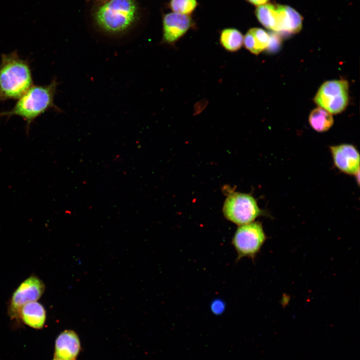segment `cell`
I'll return each mask as SVG.
<instances>
[{
  "label": "cell",
  "instance_id": "2e32d148",
  "mask_svg": "<svg viewBox=\"0 0 360 360\" xmlns=\"http://www.w3.org/2000/svg\"><path fill=\"white\" fill-rule=\"evenodd\" d=\"M198 6L197 0H170L168 6L172 12L190 15Z\"/></svg>",
  "mask_w": 360,
  "mask_h": 360
},
{
  "label": "cell",
  "instance_id": "5bb4252c",
  "mask_svg": "<svg viewBox=\"0 0 360 360\" xmlns=\"http://www.w3.org/2000/svg\"><path fill=\"white\" fill-rule=\"evenodd\" d=\"M308 122L314 130L322 132L328 130L332 126L334 118L330 112L320 107L312 111Z\"/></svg>",
  "mask_w": 360,
  "mask_h": 360
},
{
  "label": "cell",
  "instance_id": "8992f818",
  "mask_svg": "<svg viewBox=\"0 0 360 360\" xmlns=\"http://www.w3.org/2000/svg\"><path fill=\"white\" fill-rule=\"evenodd\" d=\"M223 212L225 218L239 226L254 222L264 212L252 196L235 192L228 196L224 202Z\"/></svg>",
  "mask_w": 360,
  "mask_h": 360
},
{
  "label": "cell",
  "instance_id": "ba28073f",
  "mask_svg": "<svg viewBox=\"0 0 360 360\" xmlns=\"http://www.w3.org/2000/svg\"><path fill=\"white\" fill-rule=\"evenodd\" d=\"M44 290V284L38 278L32 276L26 278L12 294L8 308L10 317L18 318L22 307L27 303L38 300Z\"/></svg>",
  "mask_w": 360,
  "mask_h": 360
},
{
  "label": "cell",
  "instance_id": "7c38bea8",
  "mask_svg": "<svg viewBox=\"0 0 360 360\" xmlns=\"http://www.w3.org/2000/svg\"><path fill=\"white\" fill-rule=\"evenodd\" d=\"M19 317L28 326L36 329L43 328L46 319V312L39 302H32L24 305L19 312Z\"/></svg>",
  "mask_w": 360,
  "mask_h": 360
},
{
  "label": "cell",
  "instance_id": "5b68a950",
  "mask_svg": "<svg viewBox=\"0 0 360 360\" xmlns=\"http://www.w3.org/2000/svg\"><path fill=\"white\" fill-rule=\"evenodd\" d=\"M268 238L262 225L259 222L240 226L232 239L237 252V260L244 257L254 260Z\"/></svg>",
  "mask_w": 360,
  "mask_h": 360
},
{
  "label": "cell",
  "instance_id": "9c48e42d",
  "mask_svg": "<svg viewBox=\"0 0 360 360\" xmlns=\"http://www.w3.org/2000/svg\"><path fill=\"white\" fill-rule=\"evenodd\" d=\"M193 24L190 15L174 12L164 14L162 19V43L174 44L186 34Z\"/></svg>",
  "mask_w": 360,
  "mask_h": 360
},
{
  "label": "cell",
  "instance_id": "52a82bcc",
  "mask_svg": "<svg viewBox=\"0 0 360 360\" xmlns=\"http://www.w3.org/2000/svg\"><path fill=\"white\" fill-rule=\"evenodd\" d=\"M348 84L345 80H329L324 83L314 100L320 107L330 114L344 111L348 102Z\"/></svg>",
  "mask_w": 360,
  "mask_h": 360
},
{
  "label": "cell",
  "instance_id": "7a4b0ae2",
  "mask_svg": "<svg viewBox=\"0 0 360 360\" xmlns=\"http://www.w3.org/2000/svg\"><path fill=\"white\" fill-rule=\"evenodd\" d=\"M58 84L55 78L46 85H32L18 98L10 110L0 112V117H21L26 122V132H28L31 124L49 109L61 112L54 102Z\"/></svg>",
  "mask_w": 360,
  "mask_h": 360
},
{
  "label": "cell",
  "instance_id": "d6986e66",
  "mask_svg": "<svg viewBox=\"0 0 360 360\" xmlns=\"http://www.w3.org/2000/svg\"><path fill=\"white\" fill-rule=\"evenodd\" d=\"M53 360H62V359H60V358H58L56 357H54Z\"/></svg>",
  "mask_w": 360,
  "mask_h": 360
},
{
  "label": "cell",
  "instance_id": "6da1fadb",
  "mask_svg": "<svg viewBox=\"0 0 360 360\" xmlns=\"http://www.w3.org/2000/svg\"><path fill=\"white\" fill-rule=\"evenodd\" d=\"M33 80L28 60L16 50L1 55L0 102L19 98L32 86Z\"/></svg>",
  "mask_w": 360,
  "mask_h": 360
},
{
  "label": "cell",
  "instance_id": "4fadbf2b",
  "mask_svg": "<svg viewBox=\"0 0 360 360\" xmlns=\"http://www.w3.org/2000/svg\"><path fill=\"white\" fill-rule=\"evenodd\" d=\"M270 40V35L264 30L254 28L250 29L246 34L243 44L248 51L258 54L268 48Z\"/></svg>",
  "mask_w": 360,
  "mask_h": 360
},
{
  "label": "cell",
  "instance_id": "e0dca14e",
  "mask_svg": "<svg viewBox=\"0 0 360 360\" xmlns=\"http://www.w3.org/2000/svg\"><path fill=\"white\" fill-rule=\"evenodd\" d=\"M270 36V40L268 48L272 50H276L278 46L280 44V38L276 35V34H272Z\"/></svg>",
  "mask_w": 360,
  "mask_h": 360
},
{
  "label": "cell",
  "instance_id": "3957f363",
  "mask_svg": "<svg viewBox=\"0 0 360 360\" xmlns=\"http://www.w3.org/2000/svg\"><path fill=\"white\" fill-rule=\"evenodd\" d=\"M136 13L134 0H110L98 8L95 18L98 25L104 32L118 34L132 26Z\"/></svg>",
  "mask_w": 360,
  "mask_h": 360
},
{
  "label": "cell",
  "instance_id": "ac0fdd59",
  "mask_svg": "<svg viewBox=\"0 0 360 360\" xmlns=\"http://www.w3.org/2000/svg\"><path fill=\"white\" fill-rule=\"evenodd\" d=\"M248 3L257 6L265 4L269 0H246Z\"/></svg>",
  "mask_w": 360,
  "mask_h": 360
},
{
  "label": "cell",
  "instance_id": "9a60e30c",
  "mask_svg": "<svg viewBox=\"0 0 360 360\" xmlns=\"http://www.w3.org/2000/svg\"><path fill=\"white\" fill-rule=\"evenodd\" d=\"M243 40L244 36L242 33L236 28H226L220 32V44L229 52L238 50L242 46Z\"/></svg>",
  "mask_w": 360,
  "mask_h": 360
},
{
  "label": "cell",
  "instance_id": "30bf717a",
  "mask_svg": "<svg viewBox=\"0 0 360 360\" xmlns=\"http://www.w3.org/2000/svg\"><path fill=\"white\" fill-rule=\"evenodd\" d=\"M334 164L342 172L358 176L360 158L358 150L352 144H344L330 146Z\"/></svg>",
  "mask_w": 360,
  "mask_h": 360
},
{
  "label": "cell",
  "instance_id": "8fae6325",
  "mask_svg": "<svg viewBox=\"0 0 360 360\" xmlns=\"http://www.w3.org/2000/svg\"><path fill=\"white\" fill-rule=\"evenodd\" d=\"M54 357L65 360H76L80 349L77 334L72 330H66L56 338Z\"/></svg>",
  "mask_w": 360,
  "mask_h": 360
},
{
  "label": "cell",
  "instance_id": "277c9868",
  "mask_svg": "<svg viewBox=\"0 0 360 360\" xmlns=\"http://www.w3.org/2000/svg\"><path fill=\"white\" fill-rule=\"evenodd\" d=\"M255 14L263 26L276 32L296 34L302 27V16L289 6L266 4L257 6Z\"/></svg>",
  "mask_w": 360,
  "mask_h": 360
}]
</instances>
